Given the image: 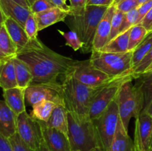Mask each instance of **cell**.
Masks as SVG:
<instances>
[{
  "instance_id": "obj_15",
  "label": "cell",
  "mask_w": 152,
  "mask_h": 151,
  "mask_svg": "<svg viewBox=\"0 0 152 151\" xmlns=\"http://www.w3.org/2000/svg\"><path fill=\"white\" fill-rule=\"evenodd\" d=\"M0 7L5 19L10 18L23 28L26 20L32 13L30 9L23 7L13 0H0Z\"/></svg>"
},
{
  "instance_id": "obj_11",
  "label": "cell",
  "mask_w": 152,
  "mask_h": 151,
  "mask_svg": "<svg viewBox=\"0 0 152 151\" xmlns=\"http://www.w3.org/2000/svg\"><path fill=\"white\" fill-rule=\"evenodd\" d=\"M44 100L65 106L62 84H31L25 90V101L31 107L34 104Z\"/></svg>"
},
{
  "instance_id": "obj_2",
  "label": "cell",
  "mask_w": 152,
  "mask_h": 151,
  "mask_svg": "<svg viewBox=\"0 0 152 151\" xmlns=\"http://www.w3.org/2000/svg\"><path fill=\"white\" fill-rule=\"evenodd\" d=\"M108 6L87 5L79 10H71L72 30L78 34L81 41L84 43L82 48L83 53H91L93 43L96 29L101 19L108 10Z\"/></svg>"
},
{
  "instance_id": "obj_48",
  "label": "cell",
  "mask_w": 152,
  "mask_h": 151,
  "mask_svg": "<svg viewBox=\"0 0 152 151\" xmlns=\"http://www.w3.org/2000/svg\"><path fill=\"white\" fill-rule=\"evenodd\" d=\"M90 151H104V150L102 149V147H97L93 148V149L91 150Z\"/></svg>"
},
{
  "instance_id": "obj_42",
  "label": "cell",
  "mask_w": 152,
  "mask_h": 151,
  "mask_svg": "<svg viewBox=\"0 0 152 151\" xmlns=\"http://www.w3.org/2000/svg\"><path fill=\"white\" fill-rule=\"evenodd\" d=\"M114 0H88L87 5L109 6L114 4Z\"/></svg>"
},
{
  "instance_id": "obj_23",
  "label": "cell",
  "mask_w": 152,
  "mask_h": 151,
  "mask_svg": "<svg viewBox=\"0 0 152 151\" xmlns=\"http://www.w3.org/2000/svg\"><path fill=\"white\" fill-rule=\"evenodd\" d=\"M18 48L7 33L4 25L0 31V63L17 56Z\"/></svg>"
},
{
  "instance_id": "obj_54",
  "label": "cell",
  "mask_w": 152,
  "mask_h": 151,
  "mask_svg": "<svg viewBox=\"0 0 152 151\" xmlns=\"http://www.w3.org/2000/svg\"><path fill=\"white\" fill-rule=\"evenodd\" d=\"M150 150H152V138H151V146H150Z\"/></svg>"
},
{
  "instance_id": "obj_41",
  "label": "cell",
  "mask_w": 152,
  "mask_h": 151,
  "mask_svg": "<svg viewBox=\"0 0 152 151\" xmlns=\"http://www.w3.org/2000/svg\"><path fill=\"white\" fill-rule=\"evenodd\" d=\"M71 10H79L87 6L88 0H69ZM70 10V11H71Z\"/></svg>"
},
{
  "instance_id": "obj_26",
  "label": "cell",
  "mask_w": 152,
  "mask_h": 151,
  "mask_svg": "<svg viewBox=\"0 0 152 151\" xmlns=\"http://www.w3.org/2000/svg\"><path fill=\"white\" fill-rule=\"evenodd\" d=\"M131 29L128 30L118 36L108 41L100 51L106 53H126L129 51V34Z\"/></svg>"
},
{
  "instance_id": "obj_7",
  "label": "cell",
  "mask_w": 152,
  "mask_h": 151,
  "mask_svg": "<svg viewBox=\"0 0 152 151\" xmlns=\"http://www.w3.org/2000/svg\"><path fill=\"white\" fill-rule=\"evenodd\" d=\"M134 79L132 73L117 77L114 81L102 86L92 99L89 107V117L94 120L100 116L118 95L122 84L126 81Z\"/></svg>"
},
{
  "instance_id": "obj_38",
  "label": "cell",
  "mask_w": 152,
  "mask_h": 151,
  "mask_svg": "<svg viewBox=\"0 0 152 151\" xmlns=\"http://www.w3.org/2000/svg\"><path fill=\"white\" fill-rule=\"evenodd\" d=\"M152 8V0H148L146 2L142 4L137 8L139 13V24L143 19L147 13Z\"/></svg>"
},
{
  "instance_id": "obj_33",
  "label": "cell",
  "mask_w": 152,
  "mask_h": 151,
  "mask_svg": "<svg viewBox=\"0 0 152 151\" xmlns=\"http://www.w3.org/2000/svg\"><path fill=\"white\" fill-rule=\"evenodd\" d=\"M152 63V47L151 50L148 52L146 55L144 56L143 59L134 67L132 69L131 72L133 74L134 78H135L140 76V74L143 73L147 68L150 66V65Z\"/></svg>"
},
{
  "instance_id": "obj_39",
  "label": "cell",
  "mask_w": 152,
  "mask_h": 151,
  "mask_svg": "<svg viewBox=\"0 0 152 151\" xmlns=\"http://www.w3.org/2000/svg\"><path fill=\"white\" fill-rule=\"evenodd\" d=\"M141 25L148 31V32H151L152 31V8L148 13L145 14L143 19L140 22Z\"/></svg>"
},
{
  "instance_id": "obj_30",
  "label": "cell",
  "mask_w": 152,
  "mask_h": 151,
  "mask_svg": "<svg viewBox=\"0 0 152 151\" xmlns=\"http://www.w3.org/2000/svg\"><path fill=\"white\" fill-rule=\"evenodd\" d=\"M58 32L65 38V45L71 47L74 51H77L80 49H82L84 46V43L81 41L78 34L75 31L70 30L68 32H65V31L58 30Z\"/></svg>"
},
{
  "instance_id": "obj_25",
  "label": "cell",
  "mask_w": 152,
  "mask_h": 151,
  "mask_svg": "<svg viewBox=\"0 0 152 151\" xmlns=\"http://www.w3.org/2000/svg\"><path fill=\"white\" fill-rule=\"evenodd\" d=\"M135 80L137 82L134 85L143 97L144 110L152 101V71L140 74L135 78Z\"/></svg>"
},
{
  "instance_id": "obj_6",
  "label": "cell",
  "mask_w": 152,
  "mask_h": 151,
  "mask_svg": "<svg viewBox=\"0 0 152 151\" xmlns=\"http://www.w3.org/2000/svg\"><path fill=\"white\" fill-rule=\"evenodd\" d=\"M132 55L133 51L106 53L93 50L89 60L97 69L111 76L117 77L132 73Z\"/></svg>"
},
{
  "instance_id": "obj_9",
  "label": "cell",
  "mask_w": 152,
  "mask_h": 151,
  "mask_svg": "<svg viewBox=\"0 0 152 151\" xmlns=\"http://www.w3.org/2000/svg\"><path fill=\"white\" fill-rule=\"evenodd\" d=\"M71 73L80 82L91 87H102L118 77L111 76L97 69L91 63L89 59L77 60L71 68Z\"/></svg>"
},
{
  "instance_id": "obj_46",
  "label": "cell",
  "mask_w": 152,
  "mask_h": 151,
  "mask_svg": "<svg viewBox=\"0 0 152 151\" xmlns=\"http://www.w3.org/2000/svg\"><path fill=\"white\" fill-rule=\"evenodd\" d=\"M37 151H50V150L48 149V147L46 146V144H45V142H42V143L40 147L39 148Z\"/></svg>"
},
{
  "instance_id": "obj_52",
  "label": "cell",
  "mask_w": 152,
  "mask_h": 151,
  "mask_svg": "<svg viewBox=\"0 0 152 151\" xmlns=\"http://www.w3.org/2000/svg\"><path fill=\"white\" fill-rule=\"evenodd\" d=\"M27 1H28V2L29 3V4H30V6L31 5V4H33V3L34 2V1H36V0H27Z\"/></svg>"
},
{
  "instance_id": "obj_17",
  "label": "cell",
  "mask_w": 152,
  "mask_h": 151,
  "mask_svg": "<svg viewBox=\"0 0 152 151\" xmlns=\"http://www.w3.org/2000/svg\"><path fill=\"white\" fill-rule=\"evenodd\" d=\"M34 16L38 25L39 31H40L48 28L50 25L65 21V19L69 16V13L55 7L45 11L34 14Z\"/></svg>"
},
{
  "instance_id": "obj_34",
  "label": "cell",
  "mask_w": 152,
  "mask_h": 151,
  "mask_svg": "<svg viewBox=\"0 0 152 151\" xmlns=\"http://www.w3.org/2000/svg\"><path fill=\"white\" fill-rule=\"evenodd\" d=\"M25 33H26L27 36H28L30 40H34L37 38V35H38L39 29H38V25H37V22L36 20V18L34 14L31 13L28 18L25 24V27H24Z\"/></svg>"
},
{
  "instance_id": "obj_57",
  "label": "cell",
  "mask_w": 152,
  "mask_h": 151,
  "mask_svg": "<svg viewBox=\"0 0 152 151\" xmlns=\"http://www.w3.org/2000/svg\"><path fill=\"white\" fill-rule=\"evenodd\" d=\"M149 151H152V150H150Z\"/></svg>"
},
{
  "instance_id": "obj_43",
  "label": "cell",
  "mask_w": 152,
  "mask_h": 151,
  "mask_svg": "<svg viewBox=\"0 0 152 151\" xmlns=\"http://www.w3.org/2000/svg\"><path fill=\"white\" fill-rule=\"evenodd\" d=\"M54 7H59V8L62 9V10L68 11L70 13L71 10V6L68 5L64 0H48Z\"/></svg>"
},
{
  "instance_id": "obj_36",
  "label": "cell",
  "mask_w": 152,
  "mask_h": 151,
  "mask_svg": "<svg viewBox=\"0 0 152 151\" xmlns=\"http://www.w3.org/2000/svg\"><path fill=\"white\" fill-rule=\"evenodd\" d=\"M55 7L48 0H36L31 6L30 10L33 14L41 13V12L45 11L50 8Z\"/></svg>"
},
{
  "instance_id": "obj_14",
  "label": "cell",
  "mask_w": 152,
  "mask_h": 151,
  "mask_svg": "<svg viewBox=\"0 0 152 151\" xmlns=\"http://www.w3.org/2000/svg\"><path fill=\"white\" fill-rule=\"evenodd\" d=\"M116 10L115 5L108 7L96 29L93 43V50H100L109 41L111 30V22Z\"/></svg>"
},
{
  "instance_id": "obj_31",
  "label": "cell",
  "mask_w": 152,
  "mask_h": 151,
  "mask_svg": "<svg viewBox=\"0 0 152 151\" xmlns=\"http://www.w3.org/2000/svg\"><path fill=\"white\" fill-rule=\"evenodd\" d=\"M137 24H139V13H138V10L137 8L125 13L120 34L126 32V30L131 29L132 27Z\"/></svg>"
},
{
  "instance_id": "obj_55",
  "label": "cell",
  "mask_w": 152,
  "mask_h": 151,
  "mask_svg": "<svg viewBox=\"0 0 152 151\" xmlns=\"http://www.w3.org/2000/svg\"><path fill=\"white\" fill-rule=\"evenodd\" d=\"M132 151H137L136 149H135L134 147V146H133V149H132Z\"/></svg>"
},
{
  "instance_id": "obj_12",
  "label": "cell",
  "mask_w": 152,
  "mask_h": 151,
  "mask_svg": "<svg viewBox=\"0 0 152 151\" xmlns=\"http://www.w3.org/2000/svg\"><path fill=\"white\" fill-rule=\"evenodd\" d=\"M135 119L134 147L137 151H149L152 138V118L142 110Z\"/></svg>"
},
{
  "instance_id": "obj_50",
  "label": "cell",
  "mask_w": 152,
  "mask_h": 151,
  "mask_svg": "<svg viewBox=\"0 0 152 151\" xmlns=\"http://www.w3.org/2000/svg\"><path fill=\"white\" fill-rule=\"evenodd\" d=\"M150 71H152V63L151 64V65H150V66L148 67V68H147L146 70H145L144 73H145V72H150Z\"/></svg>"
},
{
  "instance_id": "obj_56",
  "label": "cell",
  "mask_w": 152,
  "mask_h": 151,
  "mask_svg": "<svg viewBox=\"0 0 152 151\" xmlns=\"http://www.w3.org/2000/svg\"><path fill=\"white\" fill-rule=\"evenodd\" d=\"M64 1H65V2H66V1H68V0H64Z\"/></svg>"
},
{
  "instance_id": "obj_32",
  "label": "cell",
  "mask_w": 152,
  "mask_h": 151,
  "mask_svg": "<svg viewBox=\"0 0 152 151\" xmlns=\"http://www.w3.org/2000/svg\"><path fill=\"white\" fill-rule=\"evenodd\" d=\"M125 13L116 8L115 13L113 16L112 22H111V30L110 35L109 41L115 38L117 36L120 34V29H121L122 24H123V19H124Z\"/></svg>"
},
{
  "instance_id": "obj_8",
  "label": "cell",
  "mask_w": 152,
  "mask_h": 151,
  "mask_svg": "<svg viewBox=\"0 0 152 151\" xmlns=\"http://www.w3.org/2000/svg\"><path fill=\"white\" fill-rule=\"evenodd\" d=\"M93 121L97 132L100 147L104 151H108L120 121L117 100L113 101L105 112Z\"/></svg>"
},
{
  "instance_id": "obj_13",
  "label": "cell",
  "mask_w": 152,
  "mask_h": 151,
  "mask_svg": "<svg viewBox=\"0 0 152 151\" xmlns=\"http://www.w3.org/2000/svg\"><path fill=\"white\" fill-rule=\"evenodd\" d=\"M39 122L42 129L43 142L50 151H71L67 135L49 127L44 121H39Z\"/></svg>"
},
{
  "instance_id": "obj_53",
  "label": "cell",
  "mask_w": 152,
  "mask_h": 151,
  "mask_svg": "<svg viewBox=\"0 0 152 151\" xmlns=\"http://www.w3.org/2000/svg\"><path fill=\"white\" fill-rule=\"evenodd\" d=\"M2 26H3V23H1V22H0V31H1V28H2Z\"/></svg>"
},
{
  "instance_id": "obj_1",
  "label": "cell",
  "mask_w": 152,
  "mask_h": 151,
  "mask_svg": "<svg viewBox=\"0 0 152 151\" xmlns=\"http://www.w3.org/2000/svg\"><path fill=\"white\" fill-rule=\"evenodd\" d=\"M17 58L28 65L33 74L31 84H59L58 81L71 71L77 60L53 51L38 38L30 40L24 48L18 52Z\"/></svg>"
},
{
  "instance_id": "obj_22",
  "label": "cell",
  "mask_w": 152,
  "mask_h": 151,
  "mask_svg": "<svg viewBox=\"0 0 152 151\" xmlns=\"http://www.w3.org/2000/svg\"><path fill=\"white\" fill-rule=\"evenodd\" d=\"M18 87L13 59L0 63V87L4 90Z\"/></svg>"
},
{
  "instance_id": "obj_29",
  "label": "cell",
  "mask_w": 152,
  "mask_h": 151,
  "mask_svg": "<svg viewBox=\"0 0 152 151\" xmlns=\"http://www.w3.org/2000/svg\"><path fill=\"white\" fill-rule=\"evenodd\" d=\"M148 33L141 24H137L132 27L129 34V51H133L143 41Z\"/></svg>"
},
{
  "instance_id": "obj_3",
  "label": "cell",
  "mask_w": 152,
  "mask_h": 151,
  "mask_svg": "<svg viewBox=\"0 0 152 151\" xmlns=\"http://www.w3.org/2000/svg\"><path fill=\"white\" fill-rule=\"evenodd\" d=\"M65 107L68 112L80 117L89 116L92 99L102 87H91L76 79L71 71L61 81Z\"/></svg>"
},
{
  "instance_id": "obj_18",
  "label": "cell",
  "mask_w": 152,
  "mask_h": 151,
  "mask_svg": "<svg viewBox=\"0 0 152 151\" xmlns=\"http://www.w3.org/2000/svg\"><path fill=\"white\" fill-rule=\"evenodd\" d=\"M16 118L4 100L0 99V133L8 139L16 133Z\"/></svg>"
},
{
  "instance_id": "obj_35",
  "label": "cell",
  "mask_w": 152,
  "mask_h": 151,
  "mask_svg": "<svg viewBox=\"0 0 152 151\" xmlns=\"http://www.w3.org/2000/svg\"><path fill=\"white\" fill-rule=\"evenodd\" d=\"M10 144H11L12 148L13 151H36L30 148L25 142L22 141L20 136L17 133H15L12 136L9 138Z\"/></svg>"
},
{
  "instance_id": "obj_20",
  "label": "cell",
  "mask_w": 152,
  "mask_h": 151,
  "mask_svg": "<svg viewBox=\"0 0 152 151\" xmlns=\"http://www.w3.org/2000/svg\"><path fill=\"white\" fill-rule=\"evenodd\" d=\"M68 111L64 105H56L53 108L51 115L47 122L48 126L59 130L68 136Z\"/></svg>"
},
{
  "instance_id": "obj_21",
  "label": "cell",
  "mask_w": 152,
  "mask_h": 151,
  "mask_svg": "<svg viewBox=\"0 0 152 151\" xmlns=\"http://www.w3.org/2000/svg\"><path fill=\"white\" fill-rule=\"evenodd\" d=\"M133 146L134 142L120 119L114 139L108 151H132Z\"/></svg>"
},
{
  "instance_id": "obj_28",
  "label": "cell",
  "mask_w": 152,
  "mask_h": 151,
  "mask_svg": "<svg viewBox=\"0 0 152 151\" xmlns=\"http://www.w3.org/2000/svg\"><path fill=\"white\" fill-rule=\"evenodd\" d=\"M152 47V31L149 32L143 41L133 50L132 55V68H134Z\"/></svg>"
},
{
  "instance_id": "obj_5",
  "label": "cell",
  "mask_w": 152,
  "mask_h": 151,
  "mask_svg": "<svg viewBox=\"0 0 152 151\" xmlns=\"http://www.w3.org/2000/svg\"><path fill=\"white\" fill-rule=\"evenodd\" d=\"M132 80H128L122 84L116 98L120 119L127 131L131 119L137 117L144 108L142 95L132 83Z\"/></svg>"
},
{
  "instance_id": "obj_37",
  "label": "cell",
  "mask_w": 152,
  "mask_h": 151,
  "mask_svg": "<svg viewBox=\"0 0 152 151\" xmlns=\"http://www.w3.org/2000/svg\"><path fill=\"white\" fill-rule=\"evenodd\" d=\"M138 0H123L116 5V8L124 13L138 8Z\"/></svg>"
},
{
  "instance_id": "obj_16",
  "label": "cell",
  "mask_w": 152,
  "mask_h": 151,
  "mask_svg": "<svg viewBox=\"0 0 152 151\" xmlns=\"http://www.w3.org/2000/svg\"><path fill=\"white\" fill-rule=\"evenodd\" d=\"M3 98L7 106L17 116L25 110V90L19 87L3 90Z\"/></svg>"
},
{
  "instance_id": "obj_4",
  "label": "cell",
  "mask_w": 152,
  "mask_h": 151,
  "mask_svg": "<svg viewBox=\"0 0 152 151\" xmlns=\"http://www.w3.org/2000/svg\"><path fill=\"white\" fill-rule=\"evenodd\" d=\"M68 121L71 151H90L100 147L96 127L90 117H80L68 112Z\"/></svg>"
},
{
  "instance_id": "obj_49",
  "label": "cell",
  "mask_w": 152,
  "mask_h": 151,
  "mask_svg": "<svg viewBox=\"0 0 152 151\" xmlns=\"http://www.w3.org/2000/svg\"><path fill=\"white\" fill-rule=\"evenodd\" d=\"M147 1H148V0H138V4H139V7L140 5H142V4H144L145 2H146Z\"/></svg>"
},
{
  "instance_id": "obj_19",
  "label": "cell",
  "mask_w": 152,
  "mask_h": 151,
  "mask_svg": "<svg viewBox=\"0 0 152 151\" xmlns=\"http://www.w3.org/2000/svg\"><path fill=\"white\" fill-rule=\"evenodd\" d=\"M4 28L10 38L18 48V52L29 43L30 39L25 29L18 22L10 18H6L3 22Z\"/></svg>"
},
{
  "instance_id": "obj_47",
  "label": "cell",
  "mask_w": 152,
  "mask_h": 151,
  "mask_svg": "<svg viewBox=\"0 0 152 151\" xmlns=\"http://www.w3.org/2000/svg\"><path fill=\"white\" fill-rule=\"evenodd\" d=\"M4 19H5V17H4V14H3L2 11H1V7H0V22H1V23H3Z\"/></svg>"
},
{
  "instance_id": "obj_24",
  "label": "cell",
  "mask_w": 152,
  "mask_h": 151,
  "mask_svg": "<svg viewBox=\"0 0 152 151\" xmlns=\"http://www.w3.org/2000/svg\"><path fill=\"white\" fill-rule=\"evenodd\" d=\"M13 62L15 66L18 87L26 90L33 81V74L31 69L25 62L19 58L13 59Z\"/></svg>"
},
{
  "instance_id": "obj_51",
  "label": "cell",
  "mask_w": 152,
  "mask_h": 151,
  "mask_svg": "<svg viewBox=\"0 0 152 151\" xmlns=\"http://www.w3.org/2000/svg\"><path fill=\"white\" fill-rule=\"evenodd\" d=\"M121 1H123V0H114V4H113V5H115L116 6L117 4H118V3H120Z\"/></svg>"
},
{
  "instance_id": "obj_45",
  "label": "cell",
  "mask_w": 152,
  "mask_h": 151,
  "mask_svg": "<svg viewBox=\"0 0 152 151\" xmlns=\"http://www.w3.org/2000/svg\"><path fill=\"white\" fill-rule=\"evenodd\" d=\"M143 110H145V112H146L147 113H148V115H149L150 116H151L152 118V101L151 102V103L148 105V106L145 109H144Z\"/></svg>"
},
{
  "instance_id": "obj_27",
  "label": "cell",
  "mask_w": 152,
  "mask_h": 151,
  "mask_svg": "<svg viewBox=\"0 0 152 151\" xmlns=\"http://www.w3.org/2000/svg\"><path fill=\"white\" fill-rule=\"evenodd\" d=\"M56 105V104L50 101H41L33 105L30 115L39 121L47 122Z\"/></svg>"
},
{
  "instance_id": "obj_40",
  "label": "cell",
  "mask_w": 152,
  "mask_h": 151,
  "mask_svg": "<svg viewBox=\"0 0 152 151\" xmlns=\"http://www.w3.org/2000/svg\"><path fill=\"white\" fill-rule=\"evenodd\" d=\"M0 151H13L8 138L0 133Z\"/></svg>"
},
{
  "instance_id": "obj_44",
  "label": "cell",
  "mask_w": 152,
  "mask_h": 151,
  "mask_svg": "<svg viewBox=\"0 0 152 151\" xmlns=\"http://www.w3.org/2000/svg\"><path fill=\"white\" fill-rule=\"evenodd\" d=\"M13 1H16V3L21 4V5L23 6V7H26V8L30 9V4H29V3L28 2V1H27V0H13Z\"/></svg>"
},
{
  "instance_id": "obj_10",
  "label": "cell",
  "mask_w": 152,
  "mask_h": 151,
  "mask_svg": "<svg viewBox=\"0 0 152 151\" xmlns=\"http://www.w3.org/2000/svg\"><path fill=\"white\" fill-rule=\"evenodd\" d=\"M16 133L31 149L37 151L43 142L39 122L26 111L17 115Z\"/></svg>"
}]
</instances>
